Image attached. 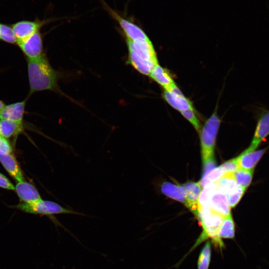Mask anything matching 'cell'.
I'll return each instance as SVG.
<instances>
[{
  "mask_svg": "<svg viewBox=\"0 0 269 269\" xmlns=\"http://www.w3.org/2000/svg\"><path fill=\"white\" fill-rule=\"evenodd\" d=\"M27 63L29 95L45 90L63 94L58 85L60 74L52 67L44 53L36 59H27Z\"/></svg>",
  "mask_w": 269,
  "mask_h": 269,
  "instance_id": "cell-1",
  "label": "cell"
},
{
  "mask_svg": "<svg viewBox=\"0 0 269 269\" xmlns=\"http://www.w3.org/2000/svg\"><path fill=\"white\" fill-rule=\"evenodd\" d=\"M128 50L127 63L140 74L149 76L153 67L158 64L151 41L126 39Z\"/></svg>",
  "mask_w": 269,
  "mask_h": 269,
  "instance_id": "cell-2",
  "label": "cell"
},
{
  "mask_svg": "<svg viewBox=\"0 0 269 269\" xmlns=\"http://www.w3.org/2000/svg\"><path fill=\"white\" fill-rule=\"evenodd\" d=\"M15 207L25 213L46 216L51 220L56 226H60L67 232L69 231L55 218L54 215L73 214L87 216L71 209L65 208L56 202L42 199L32 203H20L15 206ZM69 232L71 233L70 232Z\"/></svg>",
  "mask_w": 269,
  "mask_h": 269,
  "instance_id": "cell-3",
  "label": "cell"
},
{
  "mask_svg": "<svg viewBox=\"0 0 269 269\" xmlns=\"http://www.w3.org/2000/svg\"><path fill=\"white\" fill-rule=\"evenodd\" d=\"M206 122L200 135L201 154L203 162L214 156L216 135L220 124L217 109Z\"/></svg>",
  "mask_w": 269,
  "mask_h": 269,
  "instance_id": "cell-4",
  "label": "cell"
},
{
  "mask_svg": "<svg viewBox=\"0 0 269 269\" xmlns=\"http://www.w3.org/2000/svg\"><path fill=\"white\" fill-rule=\"evenodd\" d=\"M196 217L204 230L201 241L209 237L220 243L217 234L225 217L212 211L210 207L199 210Z\"/></svg>",
  "mask_w": 269,
  "mask_h": 269,
  "instance_id": "cell-5",
  "label": "cell"
},
{
  "mask_svg": "<svg viewBox=\"0 0 269 269\" xmlns=\"http://www.w3.org/2000/svg\"><path fill=\"white\" fill-rule=\"evenodd\" d=\"M101 1L105 10L118 22L126 39L132 41L149 40L146 33L138 26L121 16L110 7L104 0H101Z\"/></svg>",
  "mask_w": 269,
  "mask_h": 269,
  "instance_id": "cell-6",
  "label": "cell"
},
{
  "mask_svg": "<svg viewBox=\"0 0 269 269\" xmlns=\"http://www.w3.org/2000/svg\"><path fill=\"white\" fill-rule=\"evenodd\" d=\"M257 124L252 142L244 151L255 150L261 142L269 135V109L259 107L256 109Z\"/></svg>",
  "mask_w": 269,
  "mask_h": 269,
  "instance_id": "cell-7",
  "label": "cell"
},
{
  "mask_svg": "<svg viewBox=\"0 0 269 269\" xmlns=\"http://www.w3.org/2000/svg\"><path fill=\"white\" fill-rule=\"evenodd\" d=\"M51 21L52 19H36L33 21L23 20L12 24L11 26L18 43L40 30L43 26Z\"/></svg>",
  "mask_w": 269,
  "mask_h": 269,
  "instance_id": "cell-8",
  "label": "cell"
},
{
  "mask_svg": "<svg viewBox=\"0 0 269 269\" xmlns=\"http://www.w3.org/2000/svg\"><path fill=\"white\" fill-rule=\"evenodd\" d=\"M17 44L27 60L36 59L44 54L43 37L40 30Z\"/></svg>",
  "mask_w": 269,
  "mask_h": 269,
  "instance_id": "cell-9",
  "label": "cell"
},
{
  "mask_svg": "<svg viewBox=\"0 0 269 269\" xmlns=\"http://www.w3.org/2000/svg\"><path fill=\"white\" fill-rule=\"evenodd\" d=\"M162 95L165 101L180 113L190 109H195L192 102L184 96L177 86L170 91L164 90Z\"/></svg>",
  "mask_w": 269,
  "mask_h": 269,
  "instance_id": "cell-10",
  "label": "cell"
},
{
  "mask_svg": "<svg viewBox=\"0 0 269 269\" xmlns=\"http://www.w3.org/2000/svg\"><path fill=\"white\" fill-rule=\"evenodd\" d=\"M186 200V206L196 216L198 213V201L202 187L199 182H188L180 186Z\"/></svg>",
  "mask_w": 269,
  "mask_h": 269,
  "instance_id": "cell-11",
  "label": "cell"
},
{
  "mask_svg": "<svg viewBox=\"0 0 269 269\" xmlns=\"http://www.w3.org/2000/svg\"><path fill=\"white\" fill-rule=\"evenodd\" d=\"M14 190L21 203H32L41 199V196L35 186L24 180L16 183Z\"/></svg>",
  "mask_w": 269,
  "mask_h": 269,
  "instance_id": "cell-12",
  "label": "cell"
},
{
  "mask_svg": "<svg viewBox=\"0 0 269 269\" xmlns=\"http://www.w3.org/2000/svg\"><path fill=\"white\" fill-rule=\"evenodd\" d=\"M27 99L5 105L0 112V119L23 123Z\"/></svg>",
  "mask_w": 269,
  "mask_h": 269,
  "instance_id": "cell-13",
  "label": "cell"
},
{
  "mask_svg": "<svg viewBox=\"0 0 269 269\" xmlns=\"http://www.w3.org/2000/svg\"><path fill=\"white\" fill-rule=\"evenodd\" d=\"M0 162L8 174L17 182L24 180L22 171L12 153L0 151Z\"/></svg>",
  "mask_w": 269,
  "mask_h": 269,
  "instance_id": "cell-14",
  "label": "cell"
},
{
  "mask_svg": "<svg viewBox=\"0 0 269 269\" xmlns=\"http://www.w3.org/2000/svg\"><path fill=\"white\" fill-rule=\"evenodd\" d=\"M268 147L252 151H244L237 157L239 168L246 170H253L266 152Z\"/></svg>",
  "mask_w": 269,
  "mask_h": 269,
  "instance_id": "cell-15",
  "label": "cell"
},
{
  "mask_svg": "<svg viewBox=\"0 0 269 269\" xmlns=\"http://www.w3.org/2000/svg\"><path fill=\"white\" fill-rule=\"evenodd\" d=\"M149 76L161 86L164 90L170 91L177 86L167 70L162 68L159 64L153 67Z\"/></svg>",
  "mask_w": 269,
  "mask_h": 269,
  "instance_id": "cell-16",
  "label": "cell"
},
{
  "mask_svg": "<svg viewBox=\"0 0 269 269\" xmlns=\"http://www.w3.org/2000/svg\"><path fill=\"white\" fill-rule=\"evenodd\" d=\"M209 207L212 211L224 217L231 214V207L226 196L217 188L211 197Z\"/></svg>",
  "mask_w": 269,
  "mask_h": 269,
  "instance_id": "cell-17",
  "label": "cell"
},
{
  "mask_svg": "<svg viewBox=\"0 0 269 269\" xmlns=\"http://www.w3.org/2000/svg\"><path fill=\"white\" fill-rule=\"evenodd\" d=\"M23 130V123H19L9 120L0 119V135L6 138L11 136H16Z\"/></svg>",
  "mask_w": 269,
  "mask_h": 269,
  "instance_id": "cell-18",
  "label": "cell"
},
{
  "mask_svg": "<svg viewBox=\"0 0 269 269\" xmlns=\"http://www.w3.org/2000/svg\"><path fill=\"white\" fill-rule=\"evenodd\" d=\"M161 192L166 196L180 202L186 205V200L184 192L180 186L165 182L161 187Z\"/></svg>",
  "mask_w": 269,
  "mask_h": 269,
  "instance_id": "cell-19",
  "label": "cell"
},
{
  "mask_svg": "<svg viewBox=\"0 0 269 269\" xmlns=\"http://www.w3.org/2000/svg\"><path fill=\"white\" fill-rule=\"evenodd\" d=\"M215 183L217 189L224 194L226 197L238 186L233 173L225 174Z\"/></svg>",
  "mask_w": 269,
  "mask_h": 269,
  "instance_id": "cell-20",
  "label": "cell"
},
{
  "mask_svg": "<svg viewBox=\"0 0 269 269\" xmlns=\"http://www.w3.org/2000/svg\"><path fill=\"white\" fill-rule=\"evenodd\" d=\"M235 236V224L231 214L225 217L217 234L218 239H232Z\"/></svg>",
  "mask_w": 269,
  "mask_h": 269,
  "instance_id": "cell-21",
  "label": "cell"
},
{
  "mask_svg": "<svg viewBox=\"0 0 269 269\" xmlns=\"http://www.w3.org/2000/svg\"><path fill=\"white\" fill-rule=\"evenodd\" d=\"M254 172V169L239 168L233 174L237 184L247 189L252 182Z\"/></svg>",
  "mask_w": 269,
  "mask_h": 269,
  "instance_id": "cell-22",
  "label": "cell"
},
{
  "mask_svg": "<svg viewBox=\"0 0 269 269\" xmlns=\"http://www.w3.org/2000/svg\"><path fill=\"white\" fill-rule=\"evenodd\" d=\"M202 190L198 201V210L209 207V202L212 195L217 188L215 183H209Z\"/></svg>",
  "mask_w": 269,
  "mask_h": 269,
  "instance_id": "cell-23",
  "label": "cell"
},
{
  "mask_svg": "<svg viewBox=\"0 0 269 269\" xmlns=\"http://www.w3.org/2000/svg\"><path fill=\"white\" fill-rule=\"evenodd\" d=\"M225 174V172L220 166L215 167L204 176L202 177V179L198 182L201 187L203 188L209 183L216 182Z\"/></svg>",
  "mask_w": 269,
  "mask_h": 269,
  "instance_id": "cell-24",
  "label": "cell"
},
{
  "mask_svg": "<svg viewBox=\"0 0 269 269\" xmlns=\"http://www.w3.org/2000/svg\"><path fill=\"white\" fill-rule=\"evenodd\" d=\"M0 40L14 44L17 41L11 26L0 23Z\"/></svg>",
  "mask_w": 269,
  "mask_h": 269,
  "instance_id": "cell-25",
  "label": "cell"
},
{
  "mask_svg": "<svg viewBox=\"0 0 269 269\" xmlns=\"http://www.w3.org/2000/svg\"><path fill=\"white\" fill-rule=\"evenodd\" d=\"M211 258V244L207 242L201 251L198 261V269H208Z\"/></svg>",
  "mask_w": 269,
  "mask_h": 269,
  "instance_id": "cell-26",
  "label": "cell"
},
{
  "mask_svg": "<svg viewBox=\"0 0 269 269\" xmlns=\"http://www.w3.org/2000/svg\"><path fill=\"white\" fill-rule=\"evenodd\" d=\"M246 189L238 185L237 187L227 196L230 207L233 208L239 202Z\"/></svg>",
  "mask_w": 269,
  "mask_h": 269,
  "instance_id": "cell-27",
  "label": "cell"
},
{
  "mask_svg": "<svg viewBox=\"0 0 269 269\" xmlns=\"http://www.w3.org/2000/svg\"><path fill=\"white\" fill-rule=\"evenodd\" d=\"M194 127L198 133L201 131V125L195 109H190L180 113Z\"/></svg>",
  "mask_w": 269,
  "mask_h": 269,
  "instance_id": "cell-28",
  "label": "cell"
},
{
  "mask_svg": "<svg viewBox=\"0 0 269 269\" xmlns=\"http://www.w3.org/2000/svg\"><path fill=\"white\" fill-rule=\"evenodd\" d=\"M225 173H233L239 169L237 157L230 159L220 166Z\"/></svg>",
  "mask_w": 269,
  "mask_h": 269,
  "instance_id": "cell-29",
  "label": "cell"
},
{
  "mask_svg": "<svg viewBox=\"0 0 269 269\" xmlns=\"http://www.w3.org/2000/svg\"><path fill=\"white\" fill-rule=\"evenodd\" d=\"M12 147L7 139L0 135V151L5 153H12Z\"/></svg>",
  "mask_w": 269,
  "mask_h": 269,
  "instance_id": "cell-30",
  "label": "cell"
},
{
  "mask_svg": "<svg viewBox=\"0 0 269 269\" xmlns=\"http://www.w3.org/2000/svg\"><path fill=\"white\" fill-rule=\"evenodd\" d=\"M203 162V173L202 177L215 168L216 162L214 156H212Z\"/></svg>",
  "mask_w": 269,
  "mask_h": 269,
  "instance_id": "cell-31",
  "label": "cell"
},
{
  "mask_svg": "<svg viewBox=\"0 0 269 269\" xmlns=\"http://www.w3.org/2000/svg\"><path fill=\"white\" fill-rule=\"evenodd\" d=\"M0 187L7 190H14V186L10 181L3 174L0 173Z\"/></svg>",
  "mask_w": 269,
  "mask_h": 269,
  "instance_id": "cell-32",
  "label": "cell"
},
{
  "mask_svg": "<svg viewBox=\"0 0 269 269\" xmlns=\"http://www.w3.org/2000/svg\"><path fill=\"white\" fill-rule=\"evenodd\" d=\"M5 105L2 101L0 100V112Z\"/></svg>",
  "mask_w": 269,
  "mask_h": 269,
  "instance_id": "cell-33",
  "label": "cell"
},
{
  "mask_svg": "<svg viewBox=\"0 0 269 269\" xmlns=\"http://www.w3.org/2000/svg\"></svg>",
  "mask_w": 269,
  "mask_h": 269,
  "instance_id": "cell-34",
  "label": "cell"
}]
</instances>
